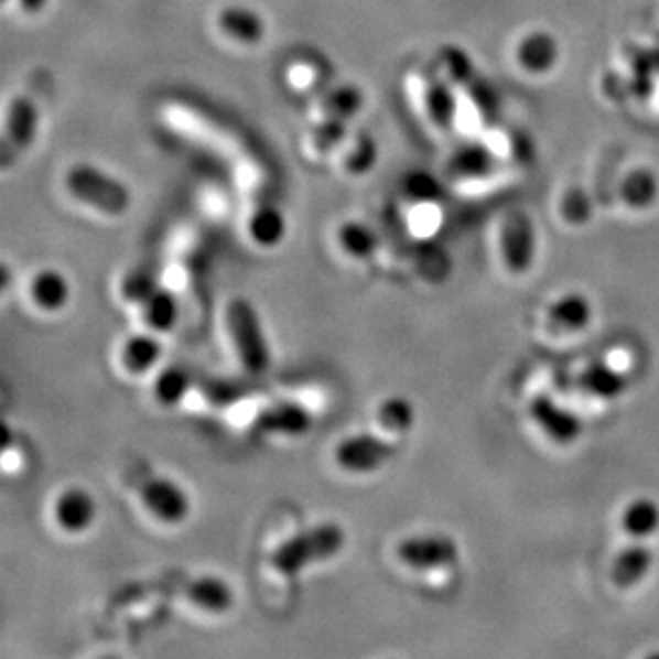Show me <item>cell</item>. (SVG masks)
Returning <instances> with one entry per match:
<instances>
[{
    "label": "cell",
    "mask_w": 659,
    "mask_h": 659,
    "mask_svg": "<svg viewBox=\"0 0 659 659\" xmlns=\"http://www.w3.org/2000/svg\"><path fill=\"white\" fill-rule=\"evenodd\" d=\"M346 547V531L337 523H323L305 529L284 544H280L271 555L269 563L276 572L284 576H298L301 570L330 561Z\"/></svg>",
    "instance_id": "cell-1"
},
{
    "label": "cell",
    "mask_w": 659,
    "mask_h": 659,
    "mask_svg": "<svg viewBox=\"0 0 659 659\" xmlns=\"http://www.w3.org/2000/svg\"><path fill=\"white\" fill-rule=\"evenodd\" d=\"M65 186L77 201L107 216H122L131 209L132 195L129 186L97 166H71L66 173Z\"/></svg>",
    "instance_id": "cell-2"
},
{
    "label": "cell",
    "mask_w": 659,
    "mask_h": 659,
    "mask_svg": "<svg viewBox=\"0 0 659 659\" xmlns=\"http://www.w3.org/2000/svg\"><path fill=\"white\" fill-rule=\"evenodd\" d=\"M227 327L237 359L250 374H264L271 353L257 307L248 299H233L227 307Z\"/></svg>",
    "instance_id": "cell-3"
},
{
    "label": "cell",
    "mask_w": 659,
    "mask_h": 659,
    "mask_svg": "<svg viewBox=\"0 0 659 659\" xmlns=\"http://www.w3.org/2000/svg\"><path fill=\"white\" fill-rule=\"evenodd\" d=\"M397 455V444L374 433H357L337 442L333 451L335 463L350 474H371Z\"/></svg>",
    "instance_id": "cell-4"
},
{
    "label": "cell",
    "mask_w": 659,
    "mask_h": 659,
    "mask_svg": "<svg viewBox=\"0 0 659 659\" xmlns=\"http://www.w3.org/2000/svg\"><path fill=\"white\" fill-rule=\"evenodd\" d=\"M397 560L414 570L449 568L460 561V544L442 533L412 536L397 547Z\"/></svg>",
    "instance_id": "cell-5"
},
{
    "label": "cell",
    "mask_w": 659,
    "mask_h": 659,
    "mask_svg": "<svg viewBox=\"0 0 659 659\" xmlns=\"http://www.w3.org/2000/svg\"><path fill=\"white\" fill-rule=\"evenodd\" d=\"M145 508L166 526H177L191 515V497L171 478L152 476L141 485Z\"/></svg>",
    "instance_id": "cell-6"
},
{
    "label": "cell",
    "mask_w": 659,
    "mask_h": 659,
    "mask_svg": "<svg viewBox=\"0 0 659 659\" xmlns=\"http://www.w3.org/2000/svg\"><path fill=\"white\" fill-rule=\"evenodd\" d=\"M39 127V114L31 99L15 97L9 102L2 134V165L7 166L33 143Z\"/></svg>",
    "instance_id": "cell-7"
},
{
    "label": "cell",
    "mask_w": 659,
    "mask_h": 659,
    "mask_svg": "<svg viewBox=\"0 0 659 659\" xmlns=\"http://www.w3.org/2000/svg\"><path fill=\"white\" fill-rule=\"evenodd\" d=\"M501 255L512 273H526L536 259V229L526 212L506 216L501 227Z\"/></svg>",
    "instance_id": "cell-8"
},
{
    "label": "cell",
    "mask_w": 659,
    "mask_h": 659,
    "mask_svg": "<svg viewBox=\"0 0 659 659\" xmlns=\"http://www.w3.org/2000/svg\"><path fill=\"white\" fill-rule=\"evenodd\" d=\"M314 425L312 412L298 401H280L261 410L252 421L255 435H305Z\"/></svg>",
    "instance_id": "cell-9"
},
{
    "label": "cell",
    "mask_w": 659,
    "mask_h": 659,
    "mask_svg": "<svg viewBox=\"0 0 659 659\" xmlns=\"http://www.w3.org/2000/svg\"><path fill=\"white\" fill-rule=\"evenodd\" d=\"M97 515H99V506H97L95 495L86 489H79V487L66 489L58 495V499L54 504V519H56L58 528L71 536H79L93 528V523L97 521Z\"/></svg>",
    "instance_id": "cell-10"
},
{
    "label": "cell",
    "mask_w": 659,
    "mask_h": 659,
    "mask_svg": "<svg viewBox=\"0 0 659 659\" xmlns=\"http://www.w3.org/2000/svg\"><path fill=\"white\" fill-rule=\"evenodd\" d=\"M531 417L540 429L558 444H574L583 433V421L568 408L558 406L551 397H536L531 401Z\"/></svg>",
    "instance_id": "cell-11"
},
{
    "label": "cell",
    "mask_w": 659,
    "mask_h": 659,
    "mask_svg": "<svg viewBox=\"0 0 659 659\" xmlns=\"http://www.w3.org/2000/svg\"><path fill=\"white\" fill-rule=\"evenodd\" d=\"M561 47L555 34L533 31L517 47V61L529 75H547L560 63Z\"/></svg>",
    "instance_id": "cell-12"
},
{
    "label": "cell",
    "mask_w": 659,
    "mask_h": 659,
    "mask_svg": "<svg viewBox=\"0 0 659 659\" xmlns=\"http://www.w3.org/2000/svg\"><path fill=\"white\" fill-rule=\"evenodd\" d=\"M186 595L201 611L212 615H223L235 604L231 585L220 576H198L186 587Z\"/></svg>",
    "instance_id": "cell-13"
},
{
    "label": "cell",
    "mask_w": 659,
    "mask_h": 659,
    "mask_svg": "<svg viewBox=\"0 0 659 659\" xmlns=\"http://www.w3.org/2000/svg\"><path fill=\"white\" fill-rule=\"evenodd\" d=\"M33 303L43 312H61L71 301V284L63 271L41 269L31 282Z\"/></svg>",
    "instance_id": "cell-14"
},
{
    "label": "cell",
    "mask_w": 659,
    "mask_h": 659,
    "mask_svg": "<svg viewBox=\"0 0 659 659\" xmlns=\"http://www.w3.org/2000/svg\"><path fill=\"white\" fill-rule=\"evenodd\" d=\"M163 357V344L154 333L132 335L122 346V365L132 376L152 371Z\"/></svg>",
    "instance_id": "cell-15"
},
{
    "label": "cell",
    "mask_w": 659,
    "mask_h": 659,
    "mask_svg": "<svg viewBox=\"0 0 659 659\" xmlns=\"http://www.w3.org/2000/svg\"><path fill=\"white\" fill-rule=\"evenodd\" d=\"M653 551L645 544H631L627 547L626 551L619 553L617 561L613 563L611 570V579L617 587L622 590H629L634 585H638L649 570L653 568Z\"/></svg>",
    "instance_id": "cell-16"
},
{
    "label": "cell",
    "mask_w": 659,
    "mask_h": 659,
    "mask_svg": "<svg viewBox=\"0 0 659 659\" xmlns=\"http://www.w3.org/2000/svg\"><path fill=\"white\" fill-rule=\"evenodd\" d=\"M218 29L248 45L263 41L264 36L263 18L246 7H225L218 13Z\"/></svg>",
    "instance_id": "cell-17"
},
{
    "label": "cell",
    "mask_w": 659,
    "mask_h": 659,
    "mask_svg": "<svg viewBox=\"0 0 659 659\" xmlns=\"http://www.w3.org/2000/svg\"><path fill=\"white\" fill-rule=\"evenodd\" d=\"M594 307L590 299L579 293H570L561 298L551 310H549V323L555 331L574 333V331L587 330L592 323Z\"/></svg>",
    "instance_id": "cell-18"
},
{
    "label": "cell",
    "mask_w": 659,
    "mask_h": 659,
    "mask_svg": "<svg viewBox=\"0 0 659 659\" xmlns=\"http://www.w3.org/2000/svg\"><path fill=\"white\" fill-rule=\"evenodd\" d=\"M425 107H428L431 122L437 129H442V131L453 129V125L457 120V97L444 79H440V77L429 79L428 88H425Z\"/></svg>",
    "instance_id": "cell-19"
},
{
    "label": "cell",
    "mask_w": 659,
    "mask_h": 659,
    "mask_svg": "<svg viewBox=\"0 0 659 659\" xmlns=\"http://www.w3.org/2000/svg\"><path fill=\"white\" fill-rule=\"evenodd\" d=\"M143 310V321L154 333H169L177 325L180 318V303L177 298L159 287L150 298L141 303Z\"/></svg>",
    "instance_id": "cell-20"
},
{
    "label": "cell",
    "mask_w": 659,
    "mask_h": 659,
    "mask_svg": "<svg viewBox=\"0 0 659 659\" xmlns=\"http://www.w3.org/2000/svg\"><path fill=\"white\" fill-rule=\"evenodd\" d=\"M581 387L602 399H617L627 391V378L606 363H594L581 374Z\"/></svg>",
    "instance_id": "cell-21"
},
{
    "label": "cell",
    "mask_w": 659,
    "mask_h": 659,
    "mask_svg": "<svg viewBox=\"0 0 659 659\" xmlns=\"http://www.w3.org/2000/svg\"><path fill=\"white\" fill-rule=\"evenodd\" d=\"M622 197L631 209H649L659 197L658 175L651 169H634L622 184Z\"/></svg>",
    "instance_id": "cell-22"
},
{
    "label": "cell",
    "mask_w": 659,
    "mask_h": 659,
    "mask_svg": "<svg viewBox=\"0 0 659 659\" xmlns=\"http://www.w3.org/2000/svg\"><path fill=\"white\" fill-rule=\"evenodd\" d=\"M248 233L257 246L276 248L287 235V220L278 207L263 205L250 216Z\"/></svg>",
    "instance_id": "cell-23"
},
{
    "label": "cell",
    "mask_w": 659,
    "mask_h": 659,
    "mask_svg": "<svg viewBox=\"0 0 659 659\" xmlns=\"http://www.w3.org/2000/svg\"><path fill=\"white\" fill-rule=\"evenodd\" d=\"M622 526L631 538H649L659 529V504L656 499L640 497L627 504L622 517Z\"/></svg>",
    "instance_id": "cell-24"
},
{
    "label": "cell",
    "mask_w": 659,
    "mask_h": 659,
    "mask_svg": "<svg viewBox=\"0 0 659 659\" xmlns=\"http://www.w3.org/2000/svg\"><path fill=\"white\" fill-rule=\"evenodd\" d=\"M337 241L342 246V250L357 259V261H367L378 252V235L371 231L367 225L357 223V220H348L337 229Z\"/></svg>",
    "instance_id": "cell-25"
},
{
    "label": "cell",
    "mask_w": 659,
    "mask_h": 659,
    "mask_svg": "<svg viewBox=\"0 0 659 659\" xmlns=\"http://www.w3.org/2000/svg\"><path fill=\"white\" fill-rule=\"evenodd\" d=\"M193 389V376L188 369L184 367H166L165 371H161L156 376L154 382V397L161 406L165 408H175L184 401V397L188 396V391Z\"/></svg>",
    "instance_id": "cell-26"
},
{
    "label": "cell",
    "mask_w": 659,
    "mask_h": 659,
    "mask_svg": "<svg viewBox=\"0 0 659 659\" xmlns=\"http://www.w3.org/2000/svg\"><path fill=\"white\" fill-rule=\"evenodd\" d=\"M365 105V97L357 86H339L331 90L330 95L321 102V116H331V118H342V120H353Z\"/></svg>",
    "instance_id": "cell-27"
},
{
    "label": "cell",
    "mask_w": 659,
    "mask_h": 659,
    "mask_svg": "<svg viewBox=\"0 0 659 659\" xmlns=\"http://www.w3.org/2000/svg\"><path fill=\"white\" fill-rule=\"evenodd\" d=\"M414 406L406 397H387L378 408V421L387 431H393L397 435L408 433L414 428Z\"/></svg>",
    "instance_id": "cell-28"
},
{
    "label": "cell",
    "mask_w": 659,
    "mask_h": 659,
    "mask_svg": "<svg viewBox=\"0 0 659 659\" xmlns=\"http://www.w3.org/2000/svg\"><path fill=\"white\" fill-rule=\"evenodd\" d=\"M451 169L460 177H483L494 169V154L485 145L472 143L455 154Z\"/></svg>",
    "instance_id": "cell-29"
},
{
    "label": "cell",
    "mask_w": 659,
    "mask_h": 659,
    "mask_svg": "<svg viewBox=\"0 0 659 659\" xmlns=\"http://www.w3.org/2000/svg\"><path fill=\"white\" fill-rule=\"evenodd\" d=\"M198 389L212 406H218V408L231 406L250 393V387L246 382L227 380V378H203L198 382Z\"/></svg>",
    "instance_id": "cell-30"
},
{
    "label": "cell",
    "mask_w": 659,
    "mask_h": 659,
    "mask_svg": "<svg viewBox=\"0 0 659 659\" xmlns=\"http://www.w3.org/2000/svg\"><path fill=\"white\" fill-rule=\"evenodd\" d=\"M346 137H348V120L323 116V120L312 131V145L316 152L327 154L337 145H342Z\"/></svg>",
    "instance_id": "cell-31"
},
{
    "label": "cell",
    "mask_w": 659,
    "mask_h": 659,
    "mask_svg": "<svg viewBox=\"0 0 659 659\" xmlns=\"http://www.w3.org/2000/svg\"><path fill=\"white\" fill-rule=\"evenodd\" d=\"M156 289H159V280L152 267H137L122 282V298L141 305Z\"/></svg>",
    "instance_id": "cell-32"
},
{
    "label": "cell",
    "mask_w": 659,
    "mask_h": 659,
    "mask_svg": "<svg viewBox=\"0 0 659 659\" xmlns=\"http://www.w3.org/2000/svg\"><path fill=\"white\" fill-rule=\"evenodd\" d=\"M376 161H378V145L369 134L361 132L355 139V145L350 148V152L346 154L344 165L348 169V173H353V175H365L367 171L374 169Z\"/></svg>",
    "instance_id": "cell-33"
},
{
    "label": "cell",
    "mask_w": 659,
    "mask_h": 659,
    "mask_svg": "<svg viewBox=\"0 0 659 659\" xmlns=\"http://www.w3.org/2000/svg\"><path fill=\"white\" fill-rule=\"evenodd\" d=\"M442 65L444 68L449 71V75L457 82V84H463V86H472L480 75L476 73V68H474V63L469 61V56L460 50V47H455V45H446V47H442Z\"/></svg>",
    "instance_id": "cell-34"
},
{
    "label": "cell",
    "mask_w": 659,
    "mask_h": 659,
    "mask_svg": "<svg viewBox=\"0 0 659 659\" xmlns=\"http://www.w3.org/2000/svg\"><path fill=\"white\" fill-rule=\"evenodd\" d=\"M406 191H408L410 197H414L417 201H429L435 195L437 184H435L433 177H429L425 173H414L406 180Z\"/></svg>",
    "instance_id": "cell-35"
},
{
    "label": "cell",
    "mask_w": 659,
    "mask_h": 659,
    "mask_svg": "<svg viewBox=\"0 0 659 659\" xmlns=\"http://www.w3.org/2000/svg\"><path fill=\"white\" fill-rule=\"evenodd\" d=\"M563 216L570 223H585L590 218V201L585 195H570L563 203Z\"/></svg>",
    "instance_id": "cell-36"
},
{
    "label": "cell",
    "mask_w": 659,
    "mask_h": 659,
    "mask_svg": "<svg viewBox=\"0 0 659 659\" xmlns=\"http://www.w3.org/2000/svg\"><path fill=\"white\" fill-rule=\"evenodd\" d=\"M47 4V0H20V7L26 11V13H39L43 11Z\"/></svg>",
    "instance_id": "cell-37"
}]
</instances>
